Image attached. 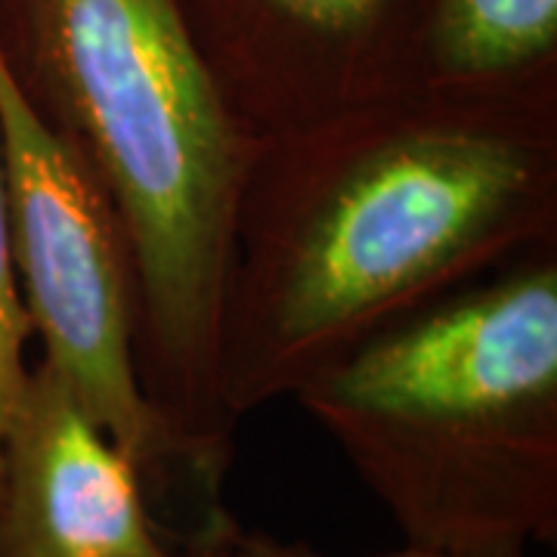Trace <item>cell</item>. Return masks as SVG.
Listing matches in <instances>:
<instances>
[{
  "label": "cell",
  "mask_w": 557,
  "mask_h": 557,
  "mask_svg": "<svg viewBox=\"0 0 557 557\" xmlns=\"http://www.w3.org/2000/svg\"><path fill=\"white\" fill-rule=\"evenodd\" d=\"M35 338L32 319L22 300L20 276L10 248V226H7V199H3V171H0V461H3V440L13 409L20 403L22 387L28 379V341Z\"/></svg>",
  "instance_id": "obj_8"
},
{
  "label": "cell",
  "mask_w": 557,
  "mask_h": 557,
  "mask_svg": "<svg viewBox=\"0 0 557 557\" xmlns=\"http://www.w3.org/2000/svg\"><path fill=\"white\" fill-rule=\"evenodd\" d=\"M214 90L273 137L412 87L428 0H177Z\"/></svg>",
  "instance_id": "obj_5"
},
{
  "label": "cell",
  "mask_w": 557,
  "mask_h": 557,
  "mask_svg": "<svg viewBox=\"0 0 557 557\" xmlns=\"http://www.w3.org/2000/svg\"><path fill=\"white\" fill-rule=\"evenodd\" d=\"M239 527V523H236ZM233 527V530H236ZM233 530L226 533V536L214 539V542H193V545H177V548H171L164 557H233L230 555V536H233Z\"/></svg>",
  "instance_id": "obj_10"
},
{
  "label": "cell",
  "mask_w": 557,
  "mask_h": 557,
  "mask_svg": "<svg viewBox=\"0 0 557 557\" xmlns=\"http://www.w3.org/2000/svg\"><path fill=\"white\" fill-rule=\"evenodd\" d=\"M409 90L557 100V0H428Z\"/></svg>",
  "instance_id": "obj_7"
},
{
  "label": "cell",
  "mask_w": 557,
  "mask_h": 557,
  "mask_svg": "<svg viewBox=\"0 0 557 557\" xmlns=\"http://www.w3.org/2000/svg\"><path fill=\"white\" fill-rule=\"evenodd\" d=\"M0 62L100 180L137 285V366L161 421L218 471V313L255 143L214 90L177 0H0Z\"/></svg>",
  "instance_id": "obj_2"
},
{
  "label": "cell",
  "mask_w": 557,
  "mask_h": 557,
  "mask_svg": "<svg viewBox=\"0 0 557 557\" xmlns=\"http://www.w3.org/2000/svg\"><path fill=\"white\" fill-rule=\"evenodd\" d=\"M230 555L233 557H335L317 552L313 545L307 542H288V539H276L270 533H260V530H245L236 527L233 536H230ZM381 557H486V555H453V552H437V548H418V545H403L399 552ZM511 557H527V555H511Z\"/></svg>",
  "instance_id": "obj_9"
},
{
  "label": "cell",
  "mask_w": 557,
  "mask_h": 557,
  "mask_svg": "<svg viewBox=\"0 0 557 557\" xmlns=\"http://www.w3.org/2000/svg\"><path fill=\"white\" fill-rule=\"evenodd\" d=\"M0 171L10 248L40 359L137 468L177 545L214 542L239 520L226 471L161 421L137 366V285L115 208L78 152L35 119L0 62Z\"/></svg>",
  "instance_id": "obj_4"
},
{
  "label": "cell",
  "mask_w": 557,
  "mask_h": 557,
  "mask_svg": "<svg viewBox=\"0 0 557 557\" xmlns=\"http://www.w3.org/2000/svg\"><path fill=\"white\" fill-rule=\"evenodd\" d=\"M557 242V100L406 90L255 143L218 313L226 421Z\"/></svg>",
  "instance_id": "obj_1"
},
{
  "label": "cell",
  "mask_w": 557,
  "mask_h": 557,
  "mask_svg": "<svg viewBox=\"0 0 557 557\" xmlns=\"http://www.w3.org/2000/svg\"><path fill=\"white\" fill-rule=\"evenodd\" d=\"M168 536L131 458L72 387L32 362L0 461V557H164Z\"/></svg>",
  "instance_id": "obj_6"
},
{
  "label": "cell",
  "mask_w": 557,
  "mask_h": 557,
  "mask_svg": "<svg viewBox=\"0 0 557 557\" xmlns=\"http://www.w3.org/2000/svg\"><path fill=\"white\" fill-rule=\"evenodd\" d=\"M295 399L406 545H555L557 242L381 329Z\"/></svg>",
  "instance_id": "obj_3"
}]
</instances>
